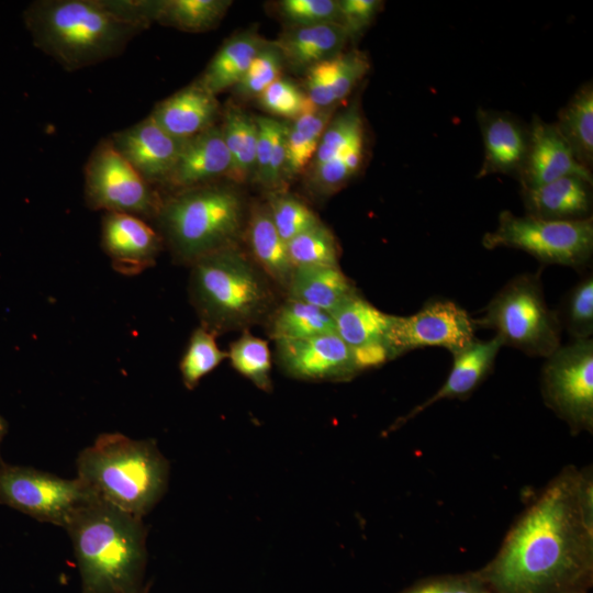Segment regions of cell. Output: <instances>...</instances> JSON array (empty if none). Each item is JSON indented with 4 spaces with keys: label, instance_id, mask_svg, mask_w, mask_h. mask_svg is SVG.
<instances>
[{
    "label": "cell",
    "instance_id": "obj_33",
    "mask_svg": "<svg viewBox=\"0 0 593 593\" xmlns=\"http://www.w3.org/2000/svg\"><path fill=\"white\" fill-rule=\"evenodd\" d=\"M232 4L228 0H161L156 23L184 32L215 27Z\"/></svg>",
    "mask_w": 593,
    "mask_h": 593
},
{
    "label": "cell",
    "instance_id": "obj_30",
    "mask_svg": "<svg viewBox=\"0 0 593 593\" xmlns=\"http://www.w3.org/2000/svg\"><path fill=\"white\" fill-rule=\"evenodd\" d=\"M266 323L268 336L275 342L336 333L331 313L290 298L275 307Z\"/></svg>",
    "mask_w": 593,
    "mask_h": 593
},
{
    "label": "cell",
    "instance_id": "obj_24",
    "mask_svg": "<svg viewBox=\"0 0 593 593\" xmlns=\"http://www.w3.org/2000/svg\"><path fill=\"white\" fill-rule=\"evenodd\" d=\"M244 233L251 260L277 288L286 291L294 266L288 244L277 232L267 203H256L250 208Z\"/></svg>",
    "mask_w": 593,
    "mask_h": 593
},
{
    "label": "cell",
    "instance_id": "obj_1",
    "mask_svg": "<svg viewBox=\"0 0 593 593\" xmlns=\"http://www.w3.org/2000/svg\"><path fill=\"white\" fill-rule=\"evenodd\" d=\"M492 593H588L593 583L592 468L567 466L475 571Z\"/></svg>",
    "mask_w": 593,
    "mask_h": 593
},
{
    "label": "cell",
    "instance_id": "obj_5",
    "mask_svg": "<svg viewBox=\"0 0 593 593\" xmlns=\"http://www.w3.org/2000/svg\"><path fill=\"white\" fill-rule=\"evenodd\" d=\"M161 195L152 223L176 262L190 266L238 245L248 212L244 197L233 186L215 181Z\"/></svg>",
    "mask_w": 593,
    "mask_h": 593
},
{
    "label": "cell",
    "instance_id": "obj_27",
    "mask_svg": "<svg viewBox=\"0 0 593 593\" xmlns=\"http://www.w3.org/2000/svg\"><path fill=\"white\" fill-rule=\"evenodd\" d=\"M335 332L351 349L384 344L393 315L384 313L356 294L344 301L333 313Z\"/></svg>",
    "mask_w": 593,
    "mask_h": 593
},
{
    "label": "cell",
    "instance_id": "obj_38",
    "mask_svg": "<svg viewBox=\"0 0 593 593\" xmlns=\"http://www.w3.org/2000/svg\"><path fill=\"white\" fill-rule=\"evenodd\" d=\"M572 340L588 339L593 334V277L586 275L566 295L561 311L557 312Z\"/></svg>",
    "mask_w": 593,
    "mask_h": 593
},
{
    "label": "cell",
    "instance_id": "obj_23",
    "mask_svg": "<svg viewBox=\"0 0 593 593\" xmlns=\"http://www.w3.org/2000/svg\"><path fill=\"white\" fill-rule=\"evenodd\" d=\"M284 65L306 72L311 67L345 52L349 36L337 23L288 27L276 41Z\"/></svg>",
    "mask_w": 593,
    "mask_h": 593
},
{
    "label": "cell",
    "instance_id": "obj_22",
    "mask_svg": "<svg viewBox=\"0 0 593 593\" xmlns=\"http://www.w3.org/2000/svg\"><path fill=\"white\" fill-rule=\"evenodd\" d=\"M592 182L579 177H562L521 190L526 214L556 221L592 217Z\"/></svg>",
    "mask_w": 593,
    "mask_h": 593
},
{
    "label": "cell",
    "instance_id": "obj_19",
    "mask_svg": "<svg viewBox=\"0 0 593 593\" xmlns=\"http://www.w3.org/2000/svg\"><path fill=\"white\" fill-rule=\"evenodd\" d=\"M231 158L221 125L183 141L176 164L163 189L169 192L199 187L225 178Z\"/></svg>",
    "mask_w": 593,
    "mask_h": 593
},
{
    "label": "cell",
    "instance_id": "obj_10",
    "mask_svg": "<svg viewBox=\"0 0 593 593\" xmlns=\"http://www.w3.org/2000/svg\"><path fill=\"white\" fill-rule=\"evenodd\" d=\"M544 403L574 435L593 432V340L575 339L560 346L541 369Z\"/></svg>",
    "mask_w": 593,
    "mask_h": 593
},
{
    "label": "cell",
    "instance_id": "obj_43",
    "mask_svg": "<svg viewBox=\"0 0 593 593\" xmlns=\"http://www.w3.org/2000/svg\"><path fill=\"white\" fill-rule=\"evenodd\" d=\"M342 26L349 41L358 40L370 26L383 5L380 0H338Z\"/></svg>",
    "mask_w": 593,
    "mask_h": 593
},
{
    "label": "cell",
    "instance_id": "obj_15",
    "mask_svg": "<svg viewBox=\"0 0 593 593\" xmlns=\"http://www.w3.org/2000/svg\"><path fill=\"white\" fill-rule=\"evenodd\" d=\"M108 137L124 159L159 191L183 144V141L164 131L149 115Z\"/></svg>",
    "mask_w": 593,
    "mask_h": 593
},
{
    "label": "cell",
    "instance_id": "obj_4",
    "mask_svg": "<svg viewBox=\"0 0 593 593\" xmlns=\"http://www.w3.org/2000/svg\"><path fill=\"white\" fill-rule=\"evenodd\" d=\"M189 298L200 325L219 334L266 322L278 305L275 284L238 245L190 266Z\"/></svg>",
    "mask_w": 593,
    "mask_h": 593
},
{
    "label": "cell",
    "instance_id": "obj_41",
    "mask_svg": "<svg viewBox=\"0 0 593 593\" xmlns=\"http://www.w3.org/2000/svg\"><path fill=\"white\" fill-rule=\"evenodd\" d=\"M277 8L288 27L323 23L342 25L338 0H282Z\"/></svg>",
    "mask_w": 593,
    "mask_h": 593
},
{
    "label": "cell",
    "instance_id": "obj_14",
    "mask_svg": "<svg viewBox=\"0 0 593 593\" xmlns=\"http://www.w3.org/2000/svg\"><path fill=\"white\" fill-rule=\"evenodd\" d=\"M276 359L289 377L306 381H349L360 373L351 348L336 333L277 340Z\"/></svg>",
    "mask_w": 593,
    "mask_h": 593
},
{
    "label": "cell",
    "instance_id": "obj_42",
    "mask_svg": "<svg viewBox=\"0 0 593 593\" xmlns=\"http://www.w3.org/2000/svg\"><path fill=\"white\" fill-rule=\"evenodd\" d=\"M399 593H492L477 572L446 574L417 581Z\"/></svg>",
    "mask_w": 593,
    "mask_h": 593
},
{
    "label": "cell",
    "instance_id": "obj_29",
    "mask_svg": "<svg viewBox=\"0 0 593 593\" xmlns=\"http://www.w3.org/2000/svg\"><path fill=\"white\" fill-rule=\"evenodd\" d=\"M221 128L231 158L225 178L235 183L253 180L258 137L256 118L230 107L224 112Z\"/></svg>",
    "mask_w": 593,
    "mask_h": 593
},
{
    "label": "cell",
    "instance_id": "obj_40",
    "mask_svg": "<svg viewBox=\"0 0 593 593\" xmlns=\"http://www.w3.org/2000/svg\"><path fill=\"white\" fill-rule=\"evenodd\" d=\"M257 100L267 112L292 121L318 109L293 81L282 77L271 83Z\"/></svg>",
    "mask_w": 593,
    "mask_h": 593
},
{
    "label": "cell",
    "instance_id": "obj_44",
    "mask_svg": "<svg viewBox=\"0 0 593 593\" xmlns=\"http://www.w3.org/2000/svg\"><path fill=\"white\" fill-rule=\"evenodd\" d=\"M119 19L144 31L156 23L161 0H102Z\"/></svg>",
    "mask_w": 593,
    "mask_h": 593
},
{
    "label": "cell",
    "instance_id": "obj_18",
    "mask_svg": "<svg viewBox=\"0 0 593 593\" xmlns=\"http://www.w3.org/2000/svg\"><path fill=\"white\" fill-rule=\"evenodd\" d=\"M483 159L477 179L507 175L517 179L527 154L529 126L506 111L479 109Z\"/></svg>",
    "mask_w": 593,
    "mask_h": 593
},
{
    "label": "cell",
    "instance_id": "obj_28",
    "mask_svg": "<svg viewBox=\"0 0 593 593\" xmlns=\"http://www.w3.org/2000/svg\"><path fill=\"white\" fill-rule=\"evenodd\" d=\"M555 125L577 160L592 171L593 85L585 82L559 111Z\"/></svg>",
    "mask_w": 593,
    "mask_h": 593
},
{
    "label": "cell",
    "instance_id": "obj_45",
    "mask_svg": "<svg viewBox=\"0 0 593 593\" xmlns=\"http://www.w3.org/2000/svg\"><path fill=\"white\" fill-rule=\"evenodd\" d=\"M7 429H8V426H7V422L4 421V418L0 415V444L7 433Z\"/></svg>",
    "mask_w": 593,
    "mask_h": 593
},
{
    "label": "cell",
    "instance_id": "obj_2",
    "mask_svg": "<svg viewBox=\"0 0 593 593\" xmlns=\"http://www.w3.org/2000/svg\"><path fill=\"white\" fill-rule=\"evenodd\" d=\"M64 528L72 541L82 593H143L147 530L142 517L92 495Z\"/></svg>",
    "mask_w": 593,
    "mask_h": 593
},
{
    "label": "cell",
    "instance_id": "obj_31",
    "mask_svg": "<svg viewBox=\"0 0 593 593\" xmlns=\"http://www.w3.org/2000/svg\"><path fill=\"white\" fill-rule=\"evenodd\" d=\"M256 121L258 137L253 180L269 192L279 191L286 181L288 123L267 116H256Z\"/></svg>",
    "mask_w": 593,
    "mask_h": 593
},
{
    "label": "cell",
    "instance_id": "obj_37",
    "mask_svg": "<svg viewBox=\"0 0 593 593\" xmlns=\"http://www.w3.org/2000/svg\"><path fill=\"white\" fill-rule=\"evenodd\" d=\"M267 205L277 232L287 243L321 223L305 202L283 190L269 192Z\"/></svg>",
    "mask_w": 593,
    "mask_h": 593
},
{
    "label": "cell",
    "instance_id": "obj_11",
    "mask_svg": "<svg viewBox=\"0 0 593 593\" xmlns=\"http://www.w3.org/2000/svg\"><path fill=\"white\" fill-rule=\"evenodd\" d=\"M93 494L77 478L61 479L30 467L0 463V503L40 522L64 527Z\"/></svg>",
    "mask_w": 593,
    "mask_h": 593
},
{
    "label": "cell",
    "instance_id": "obj_36",
    "mask_svg": "<svg viewBox=\"0 0 593 593\" xmlns=\"http://www.w3.org/2000/svg\"><path fill=\"white\" fill-rule=\"evenodd\" d=\"M294 267L339 266V246L332 231L322 222L288 243Z\"/></svg>",
    "mask_w": 593,
    "mask_h": 593
},
{
    "label": "cell",
    "instance_id": "obj_32",
    "mask_svg": "<svg viewBox=\"0 0 593 593\" xmlns=\"http://www.w3.org/2000/svg\"><path fill=\"white\" fill-rule=\"evenodd\" d=\"M337 107L301 114L287 127L284 176L295 177L310 166Z\"/></svg>",
    "mask_w": 593,
    "mask_h": 593
},
{
    "label": "cell",
    "instance_id": "obj_35",
    "mask_svg": "<svg viewBox=\"0 0 593 593\" xmlns=\"http://www.w3.org/2000/svg\"><path fill=\"white\" fill-rule=\"evenodd\" d=\"M225 358L227 353L219 347L216 335L201 325L197 327L189 338L179 365L184 387L188 390L194 389L201 379Z\"/></svg>",
    "mask_w": 593,
    "mask_h": 593
},
{
    "label": "cell",
    "instance_id": "obj_16",
    "mask_svg": "<svg viewBox=\"0 0 593 593\" xmlns=\"http://www.w3.org/2000/svg\"><path fill=\"white\" fill-rule=\"evenodd\" d=\"M100 238L113 269L124 276H136L155 266L165 247L149 222L123 213H103Z\"/></svg>",
    "mask_w": 593,
    "mask_h": 593
},
{
    "label": "cell",
    "instance_id": "obj_9",
    "mask_svg": "<svg viewBox=\"0 0 593 593\" xmlns=\"http://www.w3.org/2000/svg\"><path fill=\"white\" fill-rule=\"evenodd\" d=\"M86 205L103 213H123L152 222L163 195L114 148L109 137L98 142L83 168Z\"/></svg>",
    "mask_w": 593,
    "mask_h": 593
},
{
    "label": "cell",
    "instance_id": "obj_39",
    "mask_svg": "<svg viewBox=\"0 0 593 593\" xmlns=\"http://www.w3.org/2000/svg\"><path fill=\"white\" fill-rule=\"evenodd\" d=\"M284 66L278 47L272 41H266L243 78L233 88L234 93L242 99H257L271 83L281 78Z\"/></svg>",
    "mask_w": 593,
    "mask_h": 593
},
{
    "label": "cell",
    "instance_id": "obj_6",
    "mask_svg": "<svg viewBox=\"0 0 593 593\" xmlns=\"http://www.w3.org/2000/svg\"><path fill=\"white\" fill-rule=\"evenodd\" d=\"M78 479L98 499L143 517L165 494L169 462L152 439L105 433L76 460Z\"/></svg>",
    "mask_w": 593,
    "mask_h": 593
},
{
    "label": "cell",
    "instance_id": "obj_7",
    "mask_svg": "<svg viewBox=\"0 0 593 593\" xmlns=\"http://www.w3.org/2000/svg\"><path fill=\"white\" fill-rule=\"evenodd\" d=\"M473 323L475 327L495 331L503 346L532 357L547 358L561 346L562 327L557 312L547 305L538 273L510 280Z\"/></svg>",
    "mask_w": 593,
    "mask_h": 593
},
{
    "label": "cell",
    "instance_id": "obj_34",
    "mask_svg": "<svg viewBox=\"0 0 593 593\" xmlns=\"http://www.w3.org/2000/svg\"><path fill=\"white\" fill-rule=\"evenodd\" d=\"M227 358L232 367L258 389L271 392V353L268 343L247 331L230 345Z\"/></svg>",
    "mask_w": 593,
    "mask_h": 593
},
{
    "label": "cell",
    "instance_id": "obj_12",
    "mask_svg": "<svg viewBox=\"0 0 593 593\" xmlns=\"http://www.w3.org/2000/svg\"><path fill=\"white\" fill-rule=\"evenodd\" d=\"M367 154V127L358 102L334 114L310 164L312 190L329 195L361 170Z\"/></svg>",
    "mask_w": 593,
    "mask_h": 593
},
{
    "label": "cell",
    "instance_id": "obj_8",
    "mask_svg": "<svg viewBox=\"0 0 593 593\" xmlns=\"http://www.w3.org/2000/svg\"><path fill=\"white\" fill-rule=\"evenodd\" d=\"M486 249L523 250L546 265L581 268L593 255V217L556 221L503 211L497 226L482 238Z\"/></svg>",
    "mask_w": 593,
    "mask_h": 593
},
{
    "label": "cell",
    "instance_id": "obj_20",
    "mask_svg": "<svg viewBox=\"0 0 593 593\" xmlns=\"http://www.w3.org/2000/svg\"><path fill=\"white\" fill-rule=\"evenodd\" d=\"M149 116L171 136L186 141L215 125L220 103L197 81L158 102Z\"/></svg>",
    "mask_w": 593,
    "mask_h": 593
},
{
    "label": "cell",
    "instance_id": "obj_26",
    "mask_svg": "<svg viewBox=\"0 0 593 593\" xmlns=\"http://www.w3.org/2000/svg\"><path fill=\"white\" fill-rule=\"evenodd\" d=\"M265 43L253 29L235 34L224 42L195 81L214 96L233 89Z\"/></svg>",
    "mask_w": 593,
    "mask_h": 593
},
{
    "label": "cell",
    "instance_id": "obj_17",
    "mask_svg": "<svg viewBox=\"0 0 593 593\" xmlns=\"http://www.w3.org/2000/svg\"><path fill=\"white\" fill-rule=\"evenodd\" d=\"M523 168L517 177L521 189L534 188L562 177H579L593 183L592 171L582 166L558 132L555 123L534 115Z\"/></svg>",
    "mask_w": 593,
    "mask_h": 593
},
{
    "label": "cell",
    "instance_id": "obj_25",
    "mask_svg": "<svg viewBox=\"0 0 593 593\" xmlns=\"http://www.w3.org/2000/svg\"><path fill=\"white\" fill-rule=\"evenodd\" d=\"M358 292L340 266L294 267L287 298L298 300L328 313H333L344 301Z\"/></svg>",
    "mask_w": 593,
    "mask_h": 593
},
{
    "label": "cell",
    "instance_id": "obj_3",
    "mask_svg": "<svg viewBox=\"0 0 593 593\" xmlns=\"http://www.w3.org/2000/svg\"><path fill=\"white\" fill-rule=\"evenodd\" d=\"M22 16L33 44L70 72L120 56L144 31L102 0H36Z\"/></svg>",
    "mask_w": 593,
    "mask_h": 593
},
{
    "label": "cell",
    "instance_id": "obj_13",
    "mask_svg": "<svg viewBox=\"0 0 593 593\" xmlns=\"http://www.w3.org/2000/svg\"><path fill=\"white\" fill-rule=\"evenodd\" d=\"M475 325L467 311L449 300H434L410 316L393 315L384 345L389 360L424 347L455 354L475 340Z\"/></svg>",
    "mask_w": 593,
    "mask_h": 593
},
{
    "label": "cell",
    "instance_id": "obj_21",
    "mask_svg": "<svg viewBox=\"0 0 593 593\" xmlns=\"http://www.w3.org/2000/svg\"><path fill=\"white\" fill-rule=\"evenodd\" d=\"M502 346V342L494 336L484 342L475 339L466 348L452 354V367L441 388L396 421L394 427L403 425L440 400L468 398L492 371Z\"/></svg>",
    "mask_w": 593,
    "mask_h": 593
}]
</instances>
